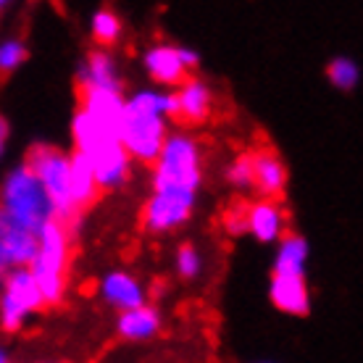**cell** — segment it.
Masks as SVG:
<instances>
[{"instance_id":"11","label":"cell","mask_w":363,"mask_h":363,"mask_svg":"<svg viewBox=\"0 0 363 363\" xmlns=\"http://www.w3.org/2000/svg\"><path fill=\"white\" fill-rule=\"evenodd\" d=\"M84 158L90 161L92 172H95L100 192L121 190L132 179V158L121 147V143H103Z\"/></svg>"},{"instance_id":"17","label":"cell","mask_w":363,"mask_h":363,"mask_svg":"<svg viewBox=\"0 0 363 363\" xmlns=\"http://www.w3.org/2000/svg\"><path fill=\"white\" fill-rule=\"evenodd\" d=\"M247 235L261 245H277L287 235V213L277 200H258L247 206Z\"/></svg>"},{"instance_id":"10","label":"cell","mask_w":363,"mask_h":363,"mask_svg":"<svg viewBox=\"0 0 363 363\" xmlns=\"http://www.w3.org/2000/svg\"><path fill=\"white\" fill-rule=\"evenodd\" d=\"M143 69L158 90H177L187 77V66L182 64L179 45L174 43H153L143 53Z\"/></svg>"},{"instance_id":"19","label":"cell","mask_w":363,"mask_h":363,"mask_svg":"<svg viewBox=\"0 0 363 363\" xmlns=\"http://www.w3.org/2000/svg\"><path fill=\"white\" fill-rule=\"evenodd\" d=\"M69 198L79 213L84 208H92L100 198V187L90 161L74 150L69 153Z\"/></svg>"},{"instance_id":"14","label":"cell","mask_w":363,"mask_h":363,"mask_svg":"<svg viewBox=\"0 0 363 363\" xmlns=\"http://www.w3.org/2000/svg\"><path fill=\"white\" fill-rule=\"evenodd\" d=\"M177 98V121L187 127L206 124L213 111V90L208 82H203L198 77H187L184 82L174 90Z\"/></svg>"},{"instance_id":"24","label":"cell","mask_w":363,"mask_h":363,"mask_svg":"<svg viewBox=\"0 0 363 363\" xmlns=\"http://www.w3.org/2000/svg\"><path fill=\"white\" fill-rule=\"evenodd\" d=\"M29 45L21 37H0V74H13L27 64Z\"/></svg>"},{"instance_id":"21","label":"cell","mask_w":363,"mask_h":363,"mask_svg":"<svg viewBox=\"0 0 363 363\" xmlns=\"http://www.w3.org/2000/svg\"><path fill=\"white\" fill-rule=\"evenodd\" d=\"M90 37L92 43L103 50H111V48L121 43L124 37V21L113 9H98L92 11L90 16Z\"/></svg>"},{"instance_id":"22","label":"cell","mask_w":363,"mask_h":363,"mask_svg":"<svg viewBox=\"0 0 363 363\" xmlns=\"http://www.w3.org/2000/svg\"><path fill=\"white\" fill-rule=\"evenodd\" d=\"M327 79L332 87L342 92H353L361 82V66L347 55H337L327 64Z\"/></svg>"},{"instance_id":"32","label":"cell","mask_w":363,"mask_h":363,"mask_svg":"<svg viewBox=\"0 0 363 363\" xmlns=\"http://www.w3.org/2000/svg\"><path fill=\"white\" fill-rule=\"evenodd\" d=\"M255 363H274V361H255Z\"/></svg>"},{"instance_id":"25","label":"cell","mask_w":363,"mask_h":363,"mask_svg":"<svg viewBox=\"0 0 363 363\" xmlns=\"http://www.w3.org/2000/svg\"><path fill=\"white\" fill-rule=\"evenodd\" d=\"M227 182L235 190H253V153H240L227 166Z\"/></svg>"},{"instance_id":"6","label":"cell","mask_w":363,"mask_h":363,"mask_svg":"<svg viewBox=\"0 0 363 363\" xmlns=\"http://www.w3.org/2000/svg\"><path fill=\"white\" fill-rule=\"evenodd\" d=\"M40 311L45 300L29 269H13L0 279V329L6 335H18Z\"/></svg>"},{"instance_id":"15","label":"cell","mask_w":363,"mask_h":363,"mask_svg":"<svg viewBox=\"0 0 363 363\" xmlns=\"http://www.w3.org/2000/svg\"><path fill=\"white\" fill-rule=\"evenodd\" d=\"M269 300L284 316H308L311 313L308 281L300 274H272Z\"/></svg>"},{"instance_id":"5","label":"cell","mask_w":363,"mask_h":363,"mask_svg":"<svg viewBox=\"0 0 363 363\" xmlns=\"http://www.w3.org/2000/svg\"><path fill=\"white\" fill-rule=\"evenodd\" d=\"M24 164L43 184L45 195L50 198L55 221H61L72 229V235L79 229V211L74 208L69 198V153L53 143H32L24 153Z\"/></svg>"},{"instance_id":"30","label":"cell","mask_w":363,"mask_h":363,"mask_svg":"<svg viewBox=\"0 0 363 363\" xmlns=\"http://www.w3.org/2000/svg\"><path fill=\"white\" fill-rule=\"evenodd\" d=\"M9 9V0H0V11H6Z\"/></svg>"},{"instance_id":"13","label":"cell","mask_w":363,"mask_h":363,"mask_svg":"<svg viewBox=\"0 0 363 363\" xmlns=\"http://www.w3.org/2000/svg\"><path fill=\"white\" fill-rule=\"evenodd\" d=\"M74 77L79 90H124L116 55L103 48H92L79 61Z\"/></svg>"},{"instance_id":"3","label":"cell","mask_w":363,"mask_h":363,"mask_svg":"<svg viewBox=\"0 0 363 363\" xmlns=\"http://www.w3.org/2000/svg\"><path fill=\"white\" fill-rule=\"evenodd\" d=\"M72 229L61 221H50L37 235V253L29 264L45 308H55L66 300L69 264H72Z\"/></svg>"},{"instance_id":"8","label":"cell","mask_w":363,"mask_h":363,"mask_svg":"<svg viewBox=\"0 0 363 363\" xmlns=\"http://www.w3.org/2000/svg\"><path fill=\"white\" fill-rule=\"evenodd\" d=\"M124 100H127L124 90H79L77 111H82L100 132L118 140L121 116H124Z\"/></svg>"},{"instance_id":"9","label":"cell","mask_w":363,"mask_h":363,"mask_svg":"<svg viewBox=\"0 0 363 363\" xmlns=\"http://www.w3.org/2000/svg\"><path fill=\"white\" fill-rule=\"evenodd\" d=\"M98 298L103 306L113 308L116 313H124V311L145 306L147 290L132 272H127V269H111V272L100 277Z\"/></svg>"},{"instance_id":"2","label":"cell","mask_w":363,"mask_h":363,"mask_svg":"<svg viewBox=\"0 0 363 363\" xmlns=\"http://www.w3.org/2000/svg\"><path fill=\"white\" fill-rule=\"evenodd\" d=\"M203 147L190 132L172 129L158 158L150 166V192L200 195L203 187Z\"/></svg>"},{"instance_id":"18","label":"cell","mask_w":363,"mask_h":363,"mask_svg":"<svg viewBox=\"0 0 363 363\" xmlns=\"http://www.w3.org/2000/svg\"><path fill=\"white\" fill-rule=\"evenodd\" d=\"M161 329H164V316L153 303L116 313V335L127 342H150L161 335Z\"/></svg>"},{"instance_id":"28","label":"cell","mask_w":363,"mask_h":363,"mask_svg":"<svg viewBox=\"0 0 363 363\" xmlns=\"http://www.w3.org/2000/svg\"><path fill=\"white\" fill-rule=\"evenodd\" d=\"M9 137H11V124H9V118L0 113V161H3V155H6V147H9Z\"/></svg>"},{"instance_id":"29","label":"cell","mask_w":363,"mask_h":363,"mask_svg":"<svg viewBox=\"0 0 363 363\" xmlns=\"http://www.w3.org/2000/svg\"><path fill=\"white\" fill-rule=\"evenodd\" d=\"M0 363H11V355H9V350L0 345Z\"/></svg>"},{"instance_id":"16","label":"cell","mask_w":363,"mask_h":363,"mask_svg":"<svg viewBox=\"0 0 363 363\" xmlns=\"http://www.w3.org/2000/svg\"><path fill=\"white\" fill-rule=\"evenodd\" d=\"M287 164L277 150L264 147L253 153V190L261 195V200H277L287 190Z\"/></svg>"},{"instance_id":"20","label":"cell","mask_w":363,"mask_h":363,"mask_svg":"<svg viewBox=\"0 0 363 363\" xmlns=\"http://www.w3.org/2000/svg\"><path fill=\"white\" fill-rule=\"evenodd\" d=\"M308 240L303 235L287 232L277 242V255H274V272L272 274H300L306 277V266H308Z\"/></svg>"},{"instance_id":"26","label":"cell","mask_w":363,"mask_h":363,"mask_svg":"<svg viewBox=\"0 0 363 363\" xmlns=\"http://www.w3.org/2000/svg\"><path fill=\"white\" fill-rule=\"evenodd\" d=\"M224 229L232 237L247 235V206H237L224 213Z\"/></svg>"},{"instance_id":"23","label":"cell","mask_w":363,"mask_h":363,"mask_svg":"<svg viewBox=\"0 0 363 363\" xmlns=\"http://www.w3.org/2000/svg\"><path fill=\"white\" fill-rule=\"evenodd\" d=\"M206 269V258L195 242H182L174 253V272L184 281H195Z\"/></svg>"},{"instance_id":"1","label":"cell","mask_w":363,"mask_h":363,"mask_svg":"<svg viewBox=\"0 0 363 363\" xmlns=\"http://www.w3.org/2000/svg\"><path fill=\"white\" fill-rule=\"evenodd\" d=\"M172 121H177L174 90H158L150 84L129 92L124 100L118 143L132 158V164L153 166L166 137L172 135Z\"/></svg>"},{"instance_id":"31","label":"cell","mask_w":363,"mask_h":363,"mask_svg":"<svg viewBox=\"0 0 363 363\" xmlns=\"http://www.w3.org/2000/svg\"><path fill=\"white\" fill-rule=\"evenodd\" d=\"M40 363H61V361H40Z\"/></svg>"},{"instance_id":"4","label":"cell","mask_w":363,"mask_h":363,"mask_svg":"<svg viewBox=\"0 0 363 363\" xmlns=\"http://www.w3.org/2000/svg\"><path fill=\"white\" fill-rule=\"evenodd\" d=\"M0 213H6L11 221H16L18 227L29 229L35 235H40V229L55 221L50 198L24 161L11 166L0 177Z\"/></svg>"},{"instance_id":"27","label":"cell","mask_w":363,"mask_h":363,"mask_svg":"<svg viewBox=\"0 0 363 363\" xmlns=\"http://www.w3.org/2000/svg\"><path fill=\"white\" fill-rule=\"evenodd\" d=\"M179 55H182V64L187 66V72H192V69H198L200 66V53L195 50V48L179 45Z\"/></svg>"},{"instance_id":"12","label":"cell","mask_w":363,"mask_h":363,"mask_svg":"<svg viewBox=\"0 0 363 363\" xmlns=\"http://www.w3.org/2000/svg\"><path fill=\"white\" fill-rule=\"evenodd\" d=\"M37 253V235L18 227L6 213H0V279L13 269H29Z\"/></svg>"},{"instance_id":"7","label":"cell","mask_w":363,"mask_h":363,"mask_svg":"<svg viewBox=\"0 0 363 363\" xmlns=\"http://www.w3.org/2000/svg\"><path fill=\"white\" fill-rule=\"evenodd\" d=\"M198 208V195L179 192H150L140 211V224L147 235L164 237L182 229Z\"/></svg>"}]
</instances>
